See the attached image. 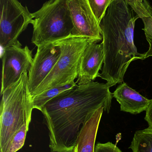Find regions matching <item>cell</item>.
I'll return each mask as SVG.
<instances>
[{"label": "cell", "instance_id": "cell-7", "mask_svg": "<svg viewBox=\"0 0 152 152\" xmlns=\"http://www.w3.org/2000/svg\"><path fill=\"white\" fill-rule=\"evenodd\" d=\"M1 58L2 66L1 94L18 81L23 73L29 71L33 61L32 51L27 46L22 48L18 41L3 49Z\"/></svg>", "mask_w": 152, "mask_h": 152}, {"label": "cell", "instance_id": "cell-1", "mask_svg": "<svg viewBox=\"0 0 152 152\" xmlns=\"http://www.w3.org/2000/svg\"><path fill=\"white\" fill-rule=\"evenodd\" d=\"M106 84L91 81L59 95L41 112L44 118L51 152H74L83 124L101 107L109 112L113 95Z\"/></svg>", "mask_w": 152, "mask_h": 152}, {"label": "cell", "instance_id": "cell-6", "mask_svg": "<svg viewBox=\"0 0 152 152\" xmlns=\"http://www.w3.org/2000/svg\"><path fill=\"white\" fill-rule=\"evenodd\" d=\"M0 45L3 50L16 43L32 21V13L18 0H0Z\"/></svg>", "mask_w": 152, "mask_h": 152}, {"label": "cell", "instance_id": "cell-10", "mask_svg": "<svg viewBox=\"0 0 152 152\" xmlns=\"http://www.w3.org/2000/svg\"><path fill=\"white\" fill-rule=\"evenodd\" d=\"M89 43L83 52L78 69V85H83L94 81L100 77L99 71L104 61V52L102 43Z\"/></svg>", "mask_w": 152, "mask_h": 152}, {"label": "cell", "instance_id": "cell-2", "mask_svg": "<svg viewBox=\"0 0 152 152\" xmlns=\"http://www.w3.org/2000/svg\"><path fill=\"white\" fill-rule=\"evenodd\" d=\"M140 17L125 0H111L99 25L104 52V66L100 74L111 87L124 82L131 62L144 59L134 43V31Z\"/></svg>", "mask_w": 152, "mask_h": 152}, {"label": "cell", "instance_id": "cell-17", "mask_svg": "<svg viewBox=\"0 0 152 152\" xmlns=\"http://www.w3.org/2000/svg\"><path fill=\"white\" fill-rule=\"evenodd\" d=\"M90 7L100 23L110 4L111 0H87Z\"/></svg>", "mask_w": 152, "mask_h": 152}, {"label": "cell", "instance_id": "cell-12", "mask_svg": "<svg viewBox=\"0 0 152 152\" xmlns=\"http://www.w3.org/2000/svg\"><path fill=\"white\" fill-rule=\"evenodd\" d=\"M104 107L99 108L83 124L77 138L74 152H94L95 140Z\"/></svg>", "mask_w": 152, "mask_h": 152}, {"label": "cell", "instance_id": "cell-15", "mask_svg": "<svg viewBox=\"0 0 152 152\" xmlns=\"http://www.w3.org/2000/svg\"><path fill=\"white\" fill-rule=\"evenodd\" d=\"M29 125L22 126L12 139L10 143L2 152H17L20 150L25 144L27 133L29 129Z\"/></svg>", "mask_w": 152, "mask_h": 152}, {"label": "cell", "instance_id": "cell-13", "mask_svg": "<svg viewBox=\"0 0 152 152\" xmlns=\"http://www.w3.org/2000/svg\"><path fill=\"white\" fill-rule=\"evenodd\" d=\"M76 83L56 87L48 89L40 94L32 97V103L34 109L41 111L46 104L57 96L64 94L74 89L77 86Z\"/></svg>", "mask_w": 152, "mask_h": 152}, {"label": "cell", "instance_id": "cell-11", "mask_svg": "<svg viewBox=\"0 0 152 152\" xmlns=\"http://www.w3.org/2000/svg\"><path fill=\"white\" fill-rule=\"evenodd\" d=\"M120 104V110L133 114L146 111L151 100L147 99L123 82L112 94Z\"/></svg>", "mask_w": 152, "mask_h": 152}, {"label": "cell", "instance_id": "cell-5", "mask_svg": "<svg viewBox=\"0 0 152 152\" xmlns=\"http://www.w3.org/2000/svg\"><path fill=\"white\" fill-rule=\"evenodd\" d=\"M92 42L95 41L72 35L57 41L61 50L60 57L49 75L31 95L32 97L53 88L76 84L74 80L78 77L81 55Z\"/></svg>", "mask_w": 152, "mask_h": 152}, {"label": "cell", "instance_id": "cell-9", "mask_svg": "<svg viewBox=\"0 0 152 152\" xmlns=\"http://www.w3.org/2000/svg\"><path fill=\"white\" fill-rule=\"evenodd\" d=\"M37 47L29 72L28 86L32 94L52 70L61 54L57 42L42 45Z\"/></svg>", "mask_w": 152, "mask_h": 152}, {"label": "cell", "instance_id": "cell-20", "mask_svg": "<svg viewBox=\"0 0 152 152\" xmlns=\"http://www.w3.org/2000/svg\"><path fill=\"white\" fill-rule=\"evenodd\" d=\"M145 111L146 115L145 119L148 123L149 127L152 128V99L151 100L150 104Z\"/></svg>", "mask_w": 152, "mask_h": 152}, {"label": "cell", "instance_id": "cell-18", "mask_svg": "<svg viewBox=\"0 0 152 152\" xmlns=\"http://www.w3.org/2000/svg\"><path fill=\"white\" fill-rule=\"evenodd\" d=\"M142 19L144 25V28L142 29L144 31L146 40L150 44L148 51L143 53L145 59L151 56L152 57V16L144 17Z\"/></svg>", "mask_w": 152, "mask_h": 152}, {"label": "cell", "instance_id": "cell-4", "mask_svg": "<svg viewBox=\"0 0 152 152\" xmlns=\"http://www.w3.org/2000/svg\"><path fill=\"white\" fill-rule=\"evenodd\" d=\"M69 0H49L32 13V42L38 46L55 42L71 35L73 24Z\"/></svg>", "mask_w": 152, "mask_h": 152}, {"label": "cell", "instance_id": "cell-19", "mask_svg": "<svg viewBox=\"0 0 152 152\" xmlns=\"http://www.w3.org/2000/svg\"><path fill=\"white\" fill-rule=\"evenodd\" d=\"M94 152H122L119 148L111 142L98 143L95 146Z\"/></svg>", "mask_w": 152, "mask_h": 152}, {"label": "cell", "instance_id": "cell-14", "mask_svg": "<svg viewBox=\"0 0 152 152\" xmlns=\"http://www.w3.org/2000/svg\"><path fill=\"white\" fill-rule=\"evenodd\" d=\"M129 148L133 152H152V128L136 131Z\"/></svg>", "mask_w": 152, "mask_h": 152}, {"label": "cell", "instance_id": "cell-8", "mask_svg": "<svg viewBox=\"0 0 152 152\" xmlns=\"http://www.w3.org/2000/svg\"><path fill=\"white\" fill-rule=\"evenodd\" d=\"M69 9L73 22L71 35L87 37L99 42L103 40L99 22L87 0H69Z\"/></svg>", "mask_w": 152, "mask_h": 152}, {"label": "cell", "instance_id": "cell-3", "mask_svg": "<svg viewBox=\"0 0 152 152\" xmlns=\"http://www.w3.org/2000/svg\"><path fill=\"white\" fill-rule=\"evenodd\" d=\"M0 107V152L3 151L17 132L29 125L33 106L27 72L1 94Z\"/></svg>", "mask_w": 152, "mask_h": 152}, {"label": "cell", "instance_id": "cell-16", "mask_svg": "<svg viewBox=\"0 0 152 152\" xmlns=\"http://www.w3.org/2000/svg\"><path fill=\"white\" fill-rule=\"evenodd\" d=\"M140 18L152 16V8L147 0H125Z\"/></svg>", "mask_w": 152, "mask_h": 152}]
</instances>
